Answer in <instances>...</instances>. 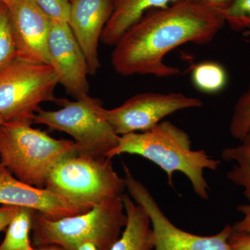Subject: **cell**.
Instances as JSON below:
<instances>
[{
	"label": "cell",
	"mask_w": 250,
	"mask_h": 250,
	"mask_svg": "<svg viewBox=\"0 0 250 250\" xmlns=\"http://www.w3.org/2000/svg\"><path fill=\"white\" fill-rule=\"evenodd\" d=\"M122 154H136L152 161L166 172L167 184L174 189V172H182L190 180L194 192L204 200L209 198L204 170H217L220 164L204 149L192 150L188 135L169 121L161 122L148 131L121 136L118 146L106 157L111 159Z\"/></svg>",
	"instance_id": "cell-2"
},
{
	"label": "cell",
	"mask_w": 250,
	"mask_h": 250,
	"mask_svg": "<svg viewBox=\"0 0 250 250\" xmlns=\"http://www.w3.org/2000/svg\"><path fill=\"white\" fill-rule=\"evenodd\" d=\"M202 106L200 99L183 93L149 92L137 94L113 109L105 108L104 113L115 132L123 136L148 131L172 113Z\"/></svg>",
	"instance_id": "cell-9"
},
{
	"label": "cell",
	"mask_w": 250,
	"mask_h": 250,
	"mask_svg": "<svg viewBox=\"0 0 250 250\" xmlns=\"http://www.w3.org/2000/svg\"><path fill=\"white\" fill-rule=\"evenodd\" d=\"M6 1H7V0H0V2L4 3L6 2Z\"/></svg>",
	"instance_id": "cell-31"
},
{
	"label": "cell",
	"mask_w": 250,
	"mask_h": 250,
	"mask_svg": "<svg viewBox=\"0 0 250 250\" xmlns=\"http://www.w3.org/2000/svg\"><path fill=\"white\" fill-rule=\"evenodd\" d=\"M35 210L19 207L6 229V235L0 244V250H31L30 233Z\"/></svg>",
	"instance_id": "cell-17"
},
{
	"label": "cell",
	"mask_w": 250,
	"mask_h": 250,
	"mask_svg": "<svg viewBox=\"0 0 250 250\" xmlns=\"http://www.w3.org/2000/svg\"><path fill=\"white\" fill-rule=\"evenodd\" d=\"M31 250H65L62 247L56 246V245H51V246H47L44 247H41V248H39V249H34Z\"/></svg>",
	"instance_id": "cell-28"
},
{
	"label": "cell",
	"mask_w": 250,
	"mask_h": 250,
	"mask_svg": "<svg viewBox=\"0 0 250 250\" xmlns=\"http://www.w3.org/2000/svg\"><path fill=\"white\" fill-rule=\"evenodd\" d=\"M123 200L127 222L119 239L109 250H154L152 225L147 213L126 194H123Z\"/></svg>",
	"instance_id": "cell-15"
},
{
	"label": "cell",
	"mask_w": 250,
	"mask_h": 250,
	"mask_svg": "<svg viewBox=\"0 0 250 250\" xmlns=\"http://www.w3.org/2000/svg\"><path fill=\"white\" fill-rule=\"evenodd\" d=\"M0 205L30 208L51 220L88 211L72 205L48 189L21 182L3 167L0 172Z\"/></svg>",
	"instance_id": "cell-13"
},
{
	"label": "cell",
	"mask_w": 250,
	"mask_h": 250,
	"mask_svg": "<svg viewBox=\"0 0 250 250\" xmlns=\"http://www.w3.org/2000/svg\"><path fill=\"white\" fill-rule=\"evenodd\" d=\"M51 20L55 22H68L70 0H33Z\"/></svg>",
	"instance_id": "cell-22"
},
{
	"label": "cell",
	"mask_w": 250,
	"mask_h": 250,
	"mask_svg": "<svg viewBox=\"0 0 250 250\" xmlns=\"http://www.w3.org/2000/svg\"><path fill=\"white\" fill-rule=\"evenodd\" d=\"M17 59L49 64L48 38L52 21L33 0H7Z\"/></svg>",
	"instance_id": "cell-10"
},
{
	"label": "cell",
	"mask_w": 250,
	"mask_h": 250,
	"mask_svg": "<svg viewBox=\"0 0 250 250\" xmlns=\"http://www.w3.org/2000/svg\"><path fill=\"white\" fill-rule=\"evenodd\" d=\"M197 4L203 5L207 7L224 12L231 3V0H190Z\"/></svg>",
	"instance_id": "cell-26"
},
{
	"label": "cell",
	"mask_w": 250,
	"mask_h": 250,
	"mask_svg": "<svg viewBox=\"0 0 250 250\" xmlns=\"http://www.w3.org/2000/svg\"></svg>",
	"instance_id": "cell-32"
},
{
	"label": "cell",
	"mask_w": 250,
	"mask_h": 250,
	"mask_svg": "<svg viewBox=\"0 0 250 250\" xmlns=\"http://www.w3.org/2000/svg\"><path fill=\"white\" fill-rule=\"evenodd\" d=\"M229 130L231 136L240 141L250 131V82L248 89L235 105Z\"/></svg>",
	"instance_id": "cell-20"
},
{
	"label": "cell",
	"mask_w": 250,
	"mask_h": 250,
	"mask_svg": "<svg viewBox=\"0 0 250 250\" xmlns=\"http://www.w3.org/2000/svg\"><path fill=\"white\" fill-rule=\"evenodd\" d=\"M17 59L16 45L10 24L9 11L0 2V72Z\"/></svg>",
	"instance_id": "cell-19"
},
{
	"label": "cell",
	"mask_w": 250,
	"mask_h": 250,
	"mask_svg": "<svg viewBox=\"0 0 250 250\" xmlns=\"http://www.w3.org/2000/svg\"><path fill=\"white\" fill-rule=\"evenodd\" d=\"M19 207L2 206L0 207V232L6 230Z\"/></svg>",
	"instance_id": "cell-25"
},
{
	"label": "cell",
	"mask_w": 250,
	"mask_h": 250,
	"mask_svg": "<svg viewBox=\"0 0 250 250\" xmlns=\"http://www.w3.org/2000/svg\"><path fill=\"white\" fill-rule=\"evenodd\" d=\"M49 65L57 72L59 83L79 99L89 95L88 64L68 22L52 21L48 38Z\"/></svg>",
	"instance_id": "cell-11"
},
{
	"label": "cell",
	"mask_w": 250,
	"mask_h": 250,
	"mask_svg": "<svg viewBox=\"0 0 250 250\" xmlns=\"http://www.w3.org/2000/svg\"><path fill=\"white\" fill-rule=\"evenodd\" d=\"M191 80L197 89L205 93L215 94L225 88L228 76L225 67L218 62H205L193 67Z\"/></svg>",
	"instance_id": "cell-18"
},
{
	"label": "cell",
	"mask_w": 250,
	"mask_h": 250,
	"mask_svg": "<svg viewBox=\"0 0 250 250\" xmlns=\"http://www.w3.org/2000/svg\"><path fill=\"white\" fill-rule=\"evenodd\" d=\"M31 123L3 122L0 126V166L24 183L45 188L54 166L77 154L73 141L55 139Z\"/></svg>",
	"instance_id": "cell-4"
},
{
	"label": "cell",
	"mask_w": 250,
	"mask_h": 250,
	"mask_svg": "<svg viewBox=\"0 0 250 250\" xmlns=\"http://www.w3.org/2000/svg\"><path fill=\"white\" fill-rule=\"evenodd\" d=\"M233 250H250V236L233 231L229 238Z\"/></svg>",
	"instance_id": "cell-24"
},
{
	"label": "cell",
	"mask_w": 250,
	"mask_h": 250,
	"mask_svg": "<svg viewBox=\"0 0 250 250\" xmlns=\"http://www.w3.org/2000/svg\"><path fill=\"white\" fill-rule=\"evenodd\" d=\"M76 250H98L96 246L90 241H85L77 247Z\"/></svg>",
	"instance_id": "cell-27"
},
{
	"label": "cell",
	"mask_w": 250,
	"mask_h": 250,
	"mask_svg": "<svg viewBox=\"0 0 250 250\" xmlns=\"http://www.w3.org/2000/svg\"><path fill=\"white\" fill-rule=\"evenodd\" d=\"M114 6L115 0H70L68 24L84 54L90 75L101 67L99 43Z\"/></svg>",
	"instance_id": "cell-12"
},
{
	"label": "cell",
	"mask_w": 250,
	"mask_h": 250,
	"mask_svg": "<svg viewBox=\"0 0 250 250\" xmlns=\"http://www.w3.org/2000/svg\"><path fill=\"white\" fill-rule=\"evenodd\" d=\"M223 15L225 23L233 30L250 29V0H231Z\"/></svg>",
	"instance_id": "cell-21"
},
{
	"label": "cell",
	"mask_w": 250,
	"mask_h": 250,
	"mask_svg": "<svg viewBox=\"0 0 250 250\" xmlns=\"http://www.w3.org/2000/svg\"><path fill=\"white\" fill-rule=\"evenodd\" d=\"M225 24L221 11L190 0H179L149 11L128 29L114 45L112 65L122 76H174L180 70L164 62L166 55L188 42L208 43Z\"/></svg>",
	"instance_id": "cell-1"
},
{
	"label": "cell",
	"mask_w": 250,
	"mask_h": 250,
	"mask_svg": "<svg viewBox=\"0 0 250 250\" xmlns=\"http://www.w3.org/2000/svg\"><path fill=\"white\" fill-rule=\"evenodd\" d=\"M3 122H4V121H3L2 118L0 116V126H1V125L2 124ZM1 167L0 166V172H1Z\"/></svg>",
	"instance_id": "cell-30"
},
{
	"label": "cell",
	"mask_w": 250,
	"mask_h": 250,
	"mask_svg": "<svg viewBox=\"0 0 250 250\" xmlns=\"http://www.w3.org/2000/svg\"><path fill=\"white\" fill-rule=\"evenodd\" d=\"M123 195L85 213L59 220H51L34 211L33 244L39 248L56 245L65 250H76L80 243L90 241L98 250H109L119 239L127 222Z\"/></svg>",
	"instance_id": "cell-3"
},
{
	"label": "cell",
	"mask_w": 250,
	"mask_h": 250,
	"mask_svg": "<svg viewBox=\"0 0 250 250\" xmlns=\"http://www.w3.org/2000/svg\"><path fill=\"white\" fill-rule=\"evenodd\" d=\"M243 35H244L245 37H246L250 42V29L243 31Z\"/></svg>",
	"instance_id": "cell-29"
},
{
	"label": "cell",
	"mask_w": 250,
	"mask_h": 250,
	"mask_svg": "<svg viewBox=\"0 0 250 250\" xmlns=\"http://www.w3.org/2000/svg\"><path fill=\"white\" fill-rule=\"evenodd\" d=\"M45 188L89 210L122 196L126 184L113 168L111 159L75 154L63 158L54 166Z\"/></svg>",
	"instance_id": "cell-5"
},
{
	"label": "cell",
	"mask_w": 250,
	"mask_h": 250,
	"mask_svg": "<svg viewBox=\"0 0 250 250\" xmlns=\"http://www.w3.org/2000/svg\"><path fill=\"white\" fill-rule=\"evenodd\" d=\"M57 72L49 64L16 59L0 72V116L4 122L33 125V118L45 102H55Z\"/></svg>",
	"instance_id": "cell-7"
},
{
	"label": "cell",
	"mask_w": 250,
	"mask_h": 250,
	"mask_svg": "<svg viewBox=\"0 0 250 250\" xmlns=\"http://www.w3.org/2000/svg\"><path fill=\"white\" fill-rule=\"evenodd\" d=\"M221 157L227 162L236 163L227 173V178L243 188V195L250 203V131L238 146L223 149Z\"/></svg>",
	"instance_id": "cell-16"
},
{
	"label": "cell",
	"mask_w": 250,
	"mask_h": 250,
	"mask_svg": "<svg viewBox=\"0 0 250 250\" xmlns=\"http://www.w3.org/2000/svg\"><path fill=\"white\" fill-rule=\"evenodd\" d=\"M123 169L126 188L150 220L154 250H233L229 243L233 231L231 225H226L220 232L208 236L181 229L166 217L146 186L135 178L125 164Z\"/></svg>",
	"instance_id": "cell-8"
},
{
	"label": "cell",
	"mask_w": 250,
	"mask_h": 250,
	"mask_svg": "<svg viewBox=\"0 0 250 250\" xmlns=\"http://www.w3.org/2000/svg\"><path fill=\"white\" fill-rule=\"evenodd\" d=\"M236 209L243 215V218L231 225L233 231L250 236V203L238 205Z\"/></svg>",
	"instance_id": "cell-23"
},
{
	"label": "cell",
	"mask_w": 250,
	"mask_h": 250,
	"mask_svg": "<svg viewBox=\"0 0 250 250\" xmlns=\"http://www.w3.org/2000/svg\"><path fill=\"white\" fill-rule=\"evenodd\" d=\"M179 0H115L114 9L104 29L101 42L114 46L125 32L152 10L164 9Z\"/></svg>",
	"instance_id": "cell-14"
},
{
	"label": "cell",
	"mask_w": 250,
	"mask_h": 250,
	"mask_svg": "<svg viewBox=\"0 0 250 250\" xmlns=\"http://www.w3.org/2000/svg\"><path fill=\"white\" fill-rule=\"evenodd\" d=\"M54 103L62 108L47 111L39 107L33 118V124L44 125L70 135L76 145L77 154L106 156L118 146L121 136L106 119L100 99L87 95L76 101L57 98Z\"/></svg>",
	"instance_id": "cell-6"
}]
</instances>
